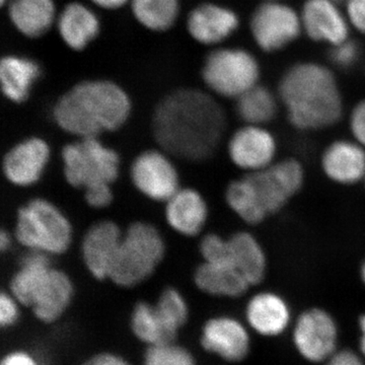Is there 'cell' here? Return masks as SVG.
<instances>
[{
	"label": "cell",
	"instance_id": "cell-1",
	"mask_svg": "<svg viewBox=\"0 0 365 365\" xmlns=\"http://www.w3.org/2000/svg\"><path fill=\"white\" fill-rule=\"evenodd\" d=\"M153 124L155 139L163 150L197 162L215 153L227 127V117L208 93L181 88L160 101Z\"/></svg>",
	"mask_w": 365,
	"mask_h": 365
},
{
	"label": "cell",
	"instance_id": "cell-2",
	"mask_svg": "<svg viewBox=\"0 0 365 365\" xmlns=\"http://www.w3.org/2000/svg\"><path fill=\"white\" fill-rule=\"evenodd\" d=\"M278 98L288 122L300 131H318L339 123L344 101L332 69L316 61H299L283 72Z\"/></svg>",
	"mask_w": 365,
	"mask_h": 365
},
{
	"label": "cell",
	"instance_id": "cell-3",
	"mask_svg": "<svg viewBox=\"0 0 365 365\" xmlns=\"http://www.w3.org/2000/svg\"><path fill=\"white\" fill-rule=\"evenodd\" d=\"M130 112V98L121 86L107 79H88L57 101L53 117L64 131L88 138L117 130Z\"/></svg>",
	"mask_w": 365,
	"mask_h": 365
},
{
	"label": "cell",
	"instance_id": "cell-4",
	"mask_svg": "<svg viewBox=\"0 0 365 365\" xmlns=\"http://www.w3.org/2000/svg\"><path fill=\"white\" fill-rule=\"evenodd\" d=\"M47 255L38 251L26 255L11 290L16 302L31 307L38 319L52 323L66 312L73 287L66 273L51 267Z\"/></svg>",
	"mask_w": 365,
	"mask_h": 365
},
{
	"label": "cell",
	"instance_id": "cell-5",
	"mask_svg": "<svg viewBox=\"0 0 365 365\" xmlns=\"http://www.w3.org/2000/svg\"><path fill=\"white\" fill-rule=\"evenodd\" d=\"M251 207L262 222L280 212L304 187V165L294 158L276 160L266 169L241 178Z\"/></svg>",
	"mask_w": 365,
	"mask_h": 365
},
{
	"label": "cell",
	"instance_id": "cell-6",
	"mask_svg": "<svg viewBox=\"0 0 365 365\" xmlns=\"http://www.w3.org/2000/svg\"><path fill=\"white\" fill-rule=\"evenodd\" d=\"M165 244L153 225L135 222L122 237L109 278L122 287H132L150 277L163 260Z\"/></svg>",
	"mask_w": 365,
	"mask_h": 365
},
{
	"label": "cell",
	"instance_id": "cell-7",
	"mask_svg": "<svg viewBox=\"0 0 365 365\" xmlns=\"http://www.w3.org/2000/svg\"><path fill=\"white\" fill-rule=\"evenodd\" d=\"M261 64L256 55L240 47H218L206 55L201 76L218 97L237 100L260 85Z\"/></svg>",
	"mask_w": 365,
	"mask_h": 365
},
{
	"label": "cell",
	"instance_id": "cell-8",
	"mask_svg": "<svg viewBox=\"0 0 365 365\" xmlns=\"http://www.w3.org/2000/svg\"><path fill=\"white\" fill-rule=\"evenodd\" d=\"M16 235L32 251L61 254L71 245V227L52 203L35 199L19 211Z\"/></svg>",
	"mask_w": 365,
	"mask_h": 365
},
{
	"label": "cell",
	"instance_id": "cell-9",
	"mask_svg": "<svg viewBox=\"0 0 365 365\" xmlns=\"http://www.w3.org/2000/svg\"><path fill=\"white\" fill-rule=\"evenodd\" d=\"M62 158L67 182L73 187L86 190L111 185L119 173L117 153L103 145L97 137L68 144L62 151Z\"/></svg>",
	"mask_w": 365,
	"mask_h": 365
},
{
	"label": "cell",
	"instance_id": "cell-10",
	"mask_svg": "<svg viewBox=\"0 0 365 365\" xmlns=\"http://www.w3.org/2000/svg\"><path fill=\"white\" fill-rule=\"evenodd\" d=\"M249 29L255 44L267 54L285 49L304 34L299 11L281 0L262 1L255 7Z\"/></svg>",
	"mask_w": 365,
	"mask_h": 365
},
{
	"label": "cell",
	"instance_id": "cell-11",
	"mask_svg": "<svg viewBox=\"0 0 365 365\" xmlns=\"http://www.w3.org/2000/svg\"><path fill=\"white\" fill-rule=\"evenodd\" d=\"M227 151L235 167L251 174L276 162L277 139L266 126L245 124L230 137Z\"/></svg>",
	"mask_w": 365,
	"mask_h": 365
},
{
	"label": "cell",
	"instance_id": "cell-12",
	"mask_svg": "<svg viewBox=\"0 0 365 365\" xmlns=\"http://www.w3.org/2000/svg\"><path fill=\"white\" fill-rule=\"evenodd\" d=\"M302 33L329 47L350 39L351 26L337 0H304L299 11Z\"/></svg>",
	"mask_w": 365,
	"mask_h": 365
},
{
	"label": "cell",
	"instance_id": "cell-13",
	"mask_svg": "<svg viewBox=\"0 0 365 365\" xmlns=\"http://www.w3.org/2000/svg\"><path fill=\"white\" fill-rule=\"evenodd\" d=\"M241 19L232 7L217 2H202L187 18L190 37L203 46L222 44L239 30Z\"/></svg>",
	"mask_w": 365,
	"mask_h": 365
},
{
	"label": "cell",
	"instance_id": "cell-14",
	"mask_svg": "<svg viewBox=\"0 0 365 365\" xmlns=\"http://www.w3.org/2000/svg\"><path fill=\"white\" fill-rule=\"evenodd\" d=\"M131 178L141 193L153 200L168 201L178 191V174L169 158L150 150L141 153L131 167Z\"/></svg>",
	"mask_w": 365,
	"mask_h": 365
},
{
	"label": "cell",
	"instance_id": "cell-15",
	"mask_svg": "<svg viewBox=\"0 0 365 365\" xmlns=\"http://www.w3.org/2000/svg\"><path fill=\"white\" fill-rule=\"evenodd\" d=\"M337 329L330 314L313 309L299 317L294 330V343L300 354L309 361H323L333 355Z\"/></svg>",
	"mask_w": 365,
	"mask_h": 365
},
{
	"label": "cell",
	"instance_id": "cell-16",
	"mask_svg": "<svg viewBox=\"0 0 365 365\" xmlns=\"http://www.w3.org/2000/svg\"><path fill=\"white\" fill-rule=\"evenodd\" d=\"M321 167L325 176L335 184H359L365 178V148L354 139L333 141L322 155Z\"/></svg>",
	"mask_w": 365,
	"mask_h": 365
},
{
	"label": "cell",
	"instance_id": "cell-17",
	"mask_svg": "<svg viewBox=\"0 0 365 365\" xmlns=\"http://www.w3.org/2000/svg\"><path fill=\"white\" fill-rule=\"evenodd\" d=\"M122 237L120 228L112 222H98L86 232L81 247L83 261L97 279L109 278Z\"/></svg>",
	"mask_w": 365,
	"mask_h": 365
},
{
	"label": "cell",
	"instance_id": "cell-18",
	"mask_svg": "<svg viewBox=\"0 0 365 365\" xmlns=\"http://www.w3.org/2000/svg\"><path fill=\"white\" fill-rule=\"evenodd\" d=\"M56 28L60 39L72 51L81 52L101 33V21L90 6L79 1L67 4L58 14Z\"/></svg>",
	"mask_w": 365,
	"mask_h": 365
},
{
	"label": "cell",
	"instance_id": "cell-19",
	"mask_svg": "<svg viewBox=\"0 0 365 365\" xmlns=\"http://www.w3.org/2000/svg\"><path fill=\"white\" fill-rule=\"evenodd\" d=\"M50 150L39 138H31L14 146L4 160L7 180L18 186H30L37 182L44 170Z\"/></svg>",
	"mask_w": 365,
	"mask_h": 365
},
{
	"label": "cell",
	"instance_id": "cell-20",
	"mask_svg": "<svg viewBox=\"0 0 365 365\" xmlns=\"http://www.w3.org/2000/svg\"><path fill=\"white\" fill-rule=\"evenodd\" d=\"M201 344L228 361H240L247 356L250 339L246 329L234 319L216 318L206 323Z\"/></svg>",
	"mask_w": 365,
	"mask_h": 365
},
{
	"label": "cell",
	"instance_id": "cell-21",
	"mask_svg": "<svg viewBox=\"0 0 365 365\" xmlns=\"http://www.w3.org/2000/svg\"><path fill=\"white\" fill-rule=\"evenodd\" d=\"M7 14L14 28L29 39L46 35L58 16L54 0H9Z\"/></svg>",
	"mask_w": 365,
	"mask_h": 365
},
{
	"label": "cell",
	"instance_id": "cell-22",
	"mask_svg": "<svg viewBox=\"0 0 365 365\" xmlns=\"http://www.w3.org/2000/svg\"><path fill=\"white\" fill-rule=\"evenodd\" d=\"M41 74L42 67L32 57L4 55L0 61V83L4 97L18 104L25 102Z\"/></svg>",
	"mask_w": 365,
	"mask_h": 365
},
{
	"label": "cell",
	"instance_id": "cell-23",
	"mask_svg": "<svg viewBox=\"0 0 365 365\" xmlns=\"http://www.w3.org/2000/svg\"><path fill=\"white\" fill-rule=\"evenodd\" d=\"M227 262L242 274L251 287L265 278L267 256L261 242L251 232H239L227 239Z\"/></svg>",
	"mask_w": 365,
	"mask_h": 365
},
{
	"label": "cell",
	"instance_id": "cell-24",
	"mask_svg": "<svg viewBox=\"0 0 365 365\" xmlns=\"http://www.w3.org/2000/svg\"><path fill=\"white\" fill-rule=\"evenodd\" d=\"M165 215L170 227L180 234L192 237L202 230L208 209L203 197L195 190H178L167 201Z\"/></svg>",
	"mask_w": 365,
	"mask_h": 365
},
{
	"label": "cell",
	"instance_id": "cell-25",
	"mask_svg": "<svg viewBox=\"0 0 365 365\" xmlns=\"http://www.w3.org/2000/svg\"><path fill=\"white\" fill-rule=\"evenodd\" d=\"M289 309L279 295L261 292L250 299L247 319L259 334L275 336L284 331L289 322Z\"/></svg>",
	"mask_w": 365,
	"mask_h": 365
},
{
	"label": "cell",
	"instance_id": "cell-26",
	"mask_svg": "<svg viewBox=\"0 0 365 365\" xmlns=\"http://www.w3.org/2000/svg\"><path fill=\"white\" fill-rule=\"evenodd\" d=\"M194 278L202 292L216 297H241L251 287L242 274L228 264L204 261L197 268Z\"/></svg>",
	"mask_w": 365,
	"mask_h": 365
},
{
	"label": "cell",
	"instance_id": "cell-27",
	"mask_svg": "<svg viewBox=\"0 0 365 365\" xmlns=\"http://www.w3.org/2000/svg\"><path fill=\"white\" fill-rule=\"evenodd\" d=\"M235 110L245 124L267 126L277 116L280 101L277 93L258 85L237 98Z\"/></svg>",
	"mask_w": 365,
	"mask_h": 365
},
{
	"label": "cell",
	"instance_id": "cell-28",
	"mask_svg": "<svg viewBox=\"0 0 365 365\" xmlns=\"http://www.w3.org/2000/svg\"><path fill=\"white\" fill-rule=\"evenodd\" d=\"M130 6L137 23L155 33L172 29L181 11L180 0H130Z\"/></svg>",
	"mask_w": 365,
	"mask_h": 365
},
{
	"label": "cell",
	"instance_id": "cell-29",
	"mask_svg": "<svg viewBox=\"0 0 365 365\" xmlns=\"http://www.w3.org/2000/svg\"><path fill=\"white\" fill-rule=\"evenodd\" d=\"M131 327L137 338L150 346L169 344L176 338L163 325L155 307L146 302H140L134 309Z\"/></svg>",
	"mask_w": 365,
	"mask_h": 365
},
{
	"label": "cell",
	"instance_id": "cell-30",
	"mask_svg": "<svg viewBox=\"0 0 365 365\" xmlns=\"http://www.w3.org/2000/svg\"><path fill=\"white\" fill-rule=\"evenodd\" d=\"M155 307L165 328L177 336L178 331L188 319V307L182 295L177 290L168 288Z\"/></svg>",
	"mask_w": 365,
	"mask_h": 365
},
{
	"label": "cell",
	"instance_id": "cell-31",
	"mask_svg": "<svg viewBox=\"0 0 365 365\" xmlns=\"http://www.w3.org/2000/svg\"><path fill=\"white\" fill-rule=\"evenodd\" d=\"M143 365H195L193 357L184 348L169 344L150 346Z\"/></svg>",
	"mask_w": 365,
	"mask_h": 365
},
{
	"label": "cell",
	"instance_id": "cell-32",
	"mask_svg": "<svg viewBox=\"0 0 365 365\" xmlns=\"http://www.w3.org/2000/svg\"><path fill=\"white\" fill-rule=\"evenodd\" d=\"M361 50L359 43L348 39L340 44L332 46L329 50V60L333 66L342 71H349L356 66L360 58Z\"/></svg>",
	"mask_w": 365,
	"mask_h": 365
},
{
	"label": "cell",
	"instance_id": "cell-33",
	"mask_svg": "<svg viewBox=\"0 0 365 365\" xmlns=\"http://www.w3.org/2000/svg\"><path fill=\"white\" fill-rule=\"evenodd\" d=\"M349 128L353 139L365 148V98L352 108L349 117Z\"/></svg>",
	"mask_w": 365,
	"mask_h": 365
},
{
	"label": "cell",
	"instance_id": "cell-34",
	"mask_svg": "<svg viewBox=\"0 0 365 365\" xmlns=\"http://www.w3.org/2000/svg\"><path fill=\"white\" fill-rule=\"evenodd\" d=\"M344 11L351 29L365 36V0H345Z\"/></svg>",
	"mask_w": 365,
	"mask_h": 365
},
{
	"label": "cell",
	"instance_id": "cell-35",
	"mask_svg": "<svg viewBox=\"0 0 365 365\" xmlns=\"http://www.w3.org/2000/svg\"><path fill=\"white\" fill-rule=\"evenodd\" d=\"M112 199L113 194L110 185H101L86 190V200L91 207H106L112 202Z\"/></svg>",
	"mask_w": 365,
	"mask_h": 365
},
{
	"label": "cell",
	"instance_id": "cell-36",
	"mask_svg": "<svg viewBox=\"0 0 365 365\" xmlns=\"http://www.w3.org/2000/svg\"><path fill=\"white\" fill-rule=\"evenodd\" d=\"M16 299L2 292L0 297V324L2 327H9L16 323L19 318V309Z\"/></svg>",
	"mask_w": 365,
	"mask_h": 365
},
{
	"label": "cell",
	"instance_id": "cell-37",
	"mask_svg": "<svg viewBox=\"0 0 365 365\" xmlns=\"http://www.w3.org/2000/svg\"><path fill=\"white\" fill-rule=\"evenodd\" d=\"M327 365H364L356 354L348 350L333 354Z\"/></svg>",
	"mask_w": 365,
	"mask_h": 365
},
{
	"label": "cell",
	"instance_id": "cell-38",
	"mask_svg": "<svg viewBox=\"0 0 365 365\" xmlns=\"http://www.w3.org/2000/svg\"><path fill=\"white\" fill-rule=\"evenodd\" d=\"M1 365H38L31 355L25 352H13L2 359Z\"/></svg>",
	"mask_w": 365,
	"mask_h": 365
},
{
	"label": "cell",
	"instance_id": "cell-39",
	"mask_svg": "<svg viewBox=\"0 0 365 365\" xmlns=\"http://www.w3.org/2000/svg\"><path fill=\"white\" fill-rule=\"evenodd\" d=\"M83 365H129L121 357L117 355L109 354V353H103V354L96 355L93 359H88Z\"/></svg>",
	"mask_w": 365,
	"mask_h": 365
},
{
	"label": "cell",
	"instance_id": "cell-40",
	"mask_svg": "<svg viewBox=\"0 0 365 365\" xmlns=\"http://www.w3.org/2000/svg\"><path fill=\"white\" fill-rule=\"evenodd\" d=\"M93 6L105 11H117L126 6L130 0H90Z\"/></svg>",
	"mask_w": 365,
	"mask_h": 365
},
{
	"label": "cell",
	"instance_id": "cell-41",
	"mask_svg": "<svg viewBox=\"0 0 365 365\" xmlns=\"http://www.w3.org/2000/svg\"><path fill=\"white\" fill-rule=\"evenodd\" d=\"M9 245H11L9 235L4 230H2L1 234H0V249L2 252H6L9 248Z\"/></svg>",
	"mask_w": 365,
	"mask_h": 365
},
{
	"label": "cell",
	"instance_id": "cell-42",
	"mask_svg": "<svg viewBox=\"0 0 365 365\" xmlns=\"http://www.w3.org/2000/svg\"><path fill=\"white\" fill-rule=\"evenodd\" d=\"M360 328H361L362 332V338L361 342H360V346H361V351L364 352L365 355V314L361 317L360 319Z\"/></svg>",
	"mask_w": 365,
	"mask_h": 365
},
{
	"label": "cell",
	"instance_id": "cell-43",
	"mask_svg": "<svg viewBox=\"0 0 365 365\" xmlns=\"http://www.w3.org/2000/svg\"><path fill=\"white\" fill-rule=\"evenodd\" d=\"M360 275H361V279L365 284V259L364 263H362L361 269H360Z\"/></svg>",
	"mask_w": 365,
	"mask_h": 365
},
{
	"label": "cell",
	"instance_id": "cell-44",
	"mask_svg": "<svg viewBox=\"0 0 365 365\" xmlns=\"http://www.w3.org/2000/svg\"><path fill=\"white\" fill-rule=\"evenodd\" d=\"M9 0H0V2H1V6H6V4H9Z\"/></svg>",
	"mask_w": 365,
	"mask_h": 365
},
{
	"label": "cell",
	"instance_id": "cell-45",
	"mask_svg": "<svg viewBox=\"0 0 365 365\" xmlns=\"http://www.w3.org/2000/svg\"><path fill=\"white\" fill-rule=\"evenodd\" d=\"M364 188H365V178H364Z\"/></svg>",
	"mask_w": 365,
	"mask_h": 365
},
{
	"label": "cell",
	"instance_id": "cell-46",
	"mask_svg": "<svg viewBox=\"0 0 365 365\" xmlns=\"http://www.w3.org/2000/svg\"><path fill=\"white\" fill-rule=\"evenodd\" d=\"M262 1H268V0H262Z\"/></svg>",
	"mask_w": 365,
	"mask_h": 365
},
{
	"label": "cell",
	"instance_id": "cell-47",
	"mask_svg": "<svg viewBox=\"0 0 365 365\" xmlns=\"http://www.w3.org/2000/svg\"><path fill=\"white\" fill-rule=\"evenodd\" d=\"M337 1H339V0H337Z\"/></svg>",
	"mask_w": 365,
	"mask_h": 365
}]
</instances>
